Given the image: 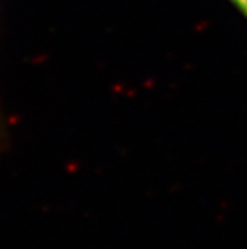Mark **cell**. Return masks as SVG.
Masks as SVG:
<instances>
[{
	"label": "cell",
	"mask_w": 247,
	"mask_h": 249,
	"mask_svg": "<svg viewBox=\"0 0 247 249\" xmlns=\"http://www.w3.org/2000/svg\"><path fill=\"white\" fill-rule=\"evenodd\" d=\"M234 2L241 8V11L247 15V0H234Z\"/></svg>",
	"instance_id": "cell-1"
}]
</instances>
